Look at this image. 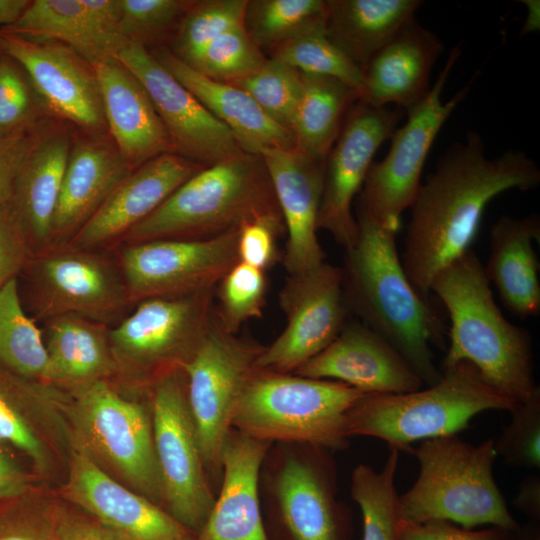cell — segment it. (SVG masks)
I'll return each instance as SVG.
<instances>
[{
    "label": "cell",
    "mask_w": 540,
    "mask_h": 540,
    "mask_svg": "<svg viewBox=\"0 0 540 540\" xmlns=\"http://www.w3.org/2000/svg\"><path fill=\"white\" fill-rule=\"evenodd\" d=\"M540 183V169L525 152L507 150L487 158L483 140L470 131L451 146L421 184L411 205L401 262L424 298L434 277L470 248L483 212L498 194L530 190Z\"/></svg>",
    "instance_id": "obj_1"
},
{
    "label": "cell",
    "mask_w": 540,
    "mask_h": 540,
    "mask_svg": "<svg viewBox=\"0 0 540 540\" xmlns=\"http://www.w3.org/2000/svg\"><path fill=\"white\" fill-rule=\"evenodd\" d=\"M357 237L345 249L342 289L346 305L386 340L422 380L441 377L430 344L443 346L442 323L407 277L396 247L398 231L376 221L358 201Z\"/></svg>",
    "instance_id": "obj_2"
},
{
    "label": "cell",
    "mask_w": 540,
    "mask_h": 540,
    "mask_svg": "<svg viewBox=\"0 0 540 540\" xmlns=\"http://www.w3.org/2000/svg\"><path fill=\"white\" fill-rule=\"evenodd\" d=\"M430 292L442 301L451 321L440 370L468 361L490 386L516 403L540 391L531 335L504 317L472 249L436 274Z\"/></svg>",
    "instance_id": "obj_3"
},
{
    "label": "cell",
    "mask_w": 540,
    "mask_h": 540,
    "mask_svg": "<svg viewBox=\"0 0 540 540\" xmlns=\"http://www.w3.org/2000/svg\"><path fill=\"white\" fill-rule=\"evenodd\" d=\"M272 215L282 213L264 160L242 152L186 180L121 243L214 238Z\"/></svg>",
    "instance_id": "obj_4"
},
{
    "label": "cell",
    "mask_w": 540,
    "mask_h": 540,
    "mask_svg": "<svg viewBox=\"0 0 540 540\" xmlns=\"http://www.w3.org/2000/svg\"><path fill=\"white\" fill-rule=\"evenodd\" d=\"M420 472L398 496L401 520L447 521L466 529L495 526L520 532L493 477L494 439L472 445L455 435L423 440L410 451Z\"/></svg>",
    "instance_id": "obj_5"
},
{
    "label": "cell",
    "mask_w": 540,
    "mask_h": 540,
    "mask_svg": "<svg viewBox=\"0 0 540 540\" xmlns=\"http://www.w3.org/2000/svg\"><path fill=\"white\" fill-rule=\"evenodd\" d=\"M441 371V379L423 390L362 396L347 413V436L375 437L390 449L410 452L415 441L457 434L478 413L510 412L517 405L468 361Z\"/></svg>",
    "instance_id": "obj_6"
},
{
    "label": "cell",
    "mask_w": 540,
    "mask_h": 540,
    "mask_svg": "<svg viewBox=\"0 0 540 540\" xmlns=\"http://www.w3.org/2000/svg\"><path fill=\"white\" fill-rule=\"evenodd\" d=\"M365 394L338 381L256 368L235 406L231 427L270 443L343 449L349 438L347 413Z\"/></svg>",
    "instance_id": "obj_7"
},
{
    "label": "cell",
    "mask_w": 540,
    "mask_h": 540,
    "mask_svg": "<svg viewBox=\"0 0 540 540\" xmlns=\"http://www.w3.org/2000/svg\"><path fill=\"white\" fill-rule=\"evenodd\" d=\"M60 411L75 447L127 487L159 506L163 503L151 411L144 404L102 380L66 393Z\"/></svg>",
    "instance_id": "obj_8"
},
{
    "label": "cell",
    "mask_w": 540,
    "mask_h": 540,
    "mask_svg": "<svg viewBox=\"0 0 540 540\" xmlns=\"http://www.w3.org/2000/svg\"><path fill=\"white\" fill-rule=\"evenodd\" d=\"M214 292L215 288L135 304L109 328L115 377L150 391L163 377L182 371L210 327Z\"/></svg>",
    "instance_id": "obj_9"
},
{
    "label": "cell",
    "mask_w": 540,
    "mask_h": 540,
    "mask_svg": "<svg viewBox=\"0 0 540 540\" xmlns=\"http://www.w3.org/2000/svg\"><path fill=\"white\" fill-rule=\"evenodd\" d=\"M21 276L34 320L76 315L110 326L131 305L117 260L102 250L52 244L33 255Z\"/></svg>",
    "instance_id": "obj_10"
},
{
    "label": "cell",
    "mask_w": 540,
    "mask_h": 540,
    "mask_svg": "<svg viewBox=\"0 0 540 540\" xmlns=\"http://www.w3.org/2000/svg\"><path fill=\"white\" fill-rule=\"evenodd\" d=\"M263 348L225 330L213 314L204 339L182 369L189 413L212 476L222 475V450L233 412Z\"/></svg>",
    "instance_id": "obj_11"
},
{
    "label": "cell",
    "mask_w": 540,
    "mask_h": 540,
    "mask_svg": "<svg viewBox=\"0 0 540 540\" xmlns=\"http://www.w3.org/2000/svg\"><path fill=\"white\" fill-rule=\"evenodd\" d=\"M460 53V46L450 51L429 93L407 111L406 123L390 138L387 155L371 164L365 178L358 201L376 221L396 231L402 213L411 207L419 192L423 167L436 136L473 82L442 102L443 88Z\"/></svg>",
    "instance_id": "obj_12"
},
{
    "label": "cell",
    "mask_w": 540,
    "mask_h": 540,
    "mask_svg": "<svg viewBox=\"0 0 540 540\" xmlns=\"http://www.w3.org/2000/svg\"><path fill=\"white\" fill-rule=\"evenodd\" d=\"M153 441L164 509L198 533L215 502L189 413L183 371L150 389Z\"/></svg>",
    "instance_id": "obj_13"
},
{
    "label": "cell",
    "mask_w": 540,
    "mask_h": 540,
    "mask_svg": "<svg viewBox=\"0 0 540 540\" xmlns=\"http://www.w3.org/2000/svg\"><path fill=\"white\" fill-rule=\"evenodd\" d=\"M285 456L272 481L270 540H352L347 507L336 499V466L328 450L304 445Z\"/></svg>",
    "instance_id": "obj_14"
},
{
    "label": "cell",
    "mask_w": 540,
    "mask_h": 540,
    "mask_svg": "<svg viewBox=\"0 0 540 540\" xmlns=\"http://www.w3.org/2000/svg\"><path fill=\"white\" fill-rule=\"evenodd\" d=\"M239 229L208 239L123 244L117 263L130 304L214 289L238 262Z\"/></svg>",
    "instance_id": "obj_15"
},
{
    "label": "cell",
    "mask_w": 540,
    "mask_h": 540,
    "mask_svg": "<svg viewBox=\"0 0 540 540\" xmlns=\"http://www.w3.org/2000/svg\"><path fill=\"white\" fill-rule=\"evenodd\" d=\"M278 300L286 325L264 346L256 367L293 373L324 350L347 322L341 267L325 261L308 271L289 274Z\"/></svg>",
    "instance_id": "obj_16"
},
{
    "label": "cell",
    "mask_w": 540,
    "mask_h": 540,
    "mask_svg": "<svg viewBox=\"0 0 540 540\" xmlns=\"http://www.w3.org/2000/svg\"><path fill=\"white\" fill-rule=\"evenodd\" d=\"M404 113L397 107L374 106L359 99L325 159L317 228L329 232L344 249L357 237L353 201L362 190L376 151L391 138Z\"/></svg>",
    "instance_id": "obj_17"
},
{
    "label": "cell",
    "mask_w": 540,
    "mask_h": 540,
    "mask_svg": "<svg viewBox=\"0 0 540 540\" xmlns=\"http://www.w3.org/2000/svg\"><path fill=\"white\" fill-rule=\"evenodd\" d=\"M117 59L146 89L174 153L204 167L243 151L232 133L144 45L127 42Z\"/></svg>",
    "instance_id": "obj_18"
},
{
    "label": "cell",
    "mask_w": 540,
    "mask_h": 540,
    "mask_svg": "<svg viewBox=\"0 0 540 540\" xmlns=\"http://www.w3.org/2000/svg\"><path fill=\"white\" fill-rule=\"evenodd\" d=\"M0 50L25 71L49 114L89 133L107 129L94 66L73 48L0 27Z\"/></svg>",
    "instance_id": "obj_19"
},
{
    "label": "cell",
    "mask_w": 540,
    "mask_h": 540,
    "mask_svg": "<svg viewBox=\"0 0 540 540\" xmlns=\"http://www.w3.org/2000/svg\"><path fill=\"white\" fill-rule=\"evenodd\" d=\"M63 497L121 540H196L161 506L108 474L74 446Z\"/></svg>",
    "instance_id": "obj_20"
},
{
    "label": "cell",
    "mask_w": 540,
    "mask_h": 540,
    "mask_svg": "<svg viewBox=\"0 0 540 540\" xmlns=\"http://www.w3.org/2000/svg\"><path fill=\"white\" fill-rule=\"evenodd\" d=\"M203 168L176 153L147 161L121 181L68 243L92 250L121 243L131 229Z\"/></svg>",
    "instance_id": "obj_21"
},
{
    "label": "cell",
    "mask_w": 540,
    "mask_h": 540,
    "mask_svg": "<svg viewBox=\"0 0 540 540\" xmlns=\"http://www.w3.org/2000/svg\"><path fill=\"white\" fill-rule=\"evenodd\" d=\"M293 374L338 381L366 394L406 393L423 385L386 340L357 321H347L324 350Z\"/></svg>",
    "instance_id": "obj_22"
},
{
    "label": "cell",
    "mask_w": 540,
    "mask_h": 540,
    "mask_svg": "<svg viewBox=\"0 0 540 540\" xmlns=\"http://www.w3.org/2000/svg\"><path fill=\"white\" fill-rule=\"evenodd\" d=\"M281 210L287 242L283 264L288 274L313 269L325 262L317 237L325 160L297 148L267 149L260 153Z\"/></svg>",
    "instance_id": "obj_23"
},
{
    "label": "cell",
    "mask_w": 540,
    "mask_h": 540,
    "mask_svg": "<svg viewBox=\"0 0 540 540\" xmlns=\"http://www.w3.org/2000/svg\"><path fill=\"white\" fill-rule=\"evenodd\" d=\"M270 442L231 429L223 446L219 495L196 540H270L259 499V476Z\"/></svg>",
    "instance_id": "obj_24"
},
{
    "label": "cell",
    "mask_w": 540,
    "mask_h": 540,
    "mask_svg": "<svg viewBox=\"0 0 540 540\" xmlns=\"http://www.w3.org/2000/svg\"><path fill=\"white\" fill-rule=\"evenodd\" d=\"M118 23V0H34L4 28L30 39L66 44L95 65L117 58L126 45Z\"/></svg>",
    "instance_id": "obj_25"
},
{
    "label": "cell",
    "mask_w": 540,
    "mask_h": 540,
    "mask_svg": "<svg viewBox=\"0 0 540 540\" xmlns=\"http://www.w3.org/2000/svg\"><path fill=\"white\" fill-rule=\"evenodd\" d=\"M132 171L113 140L89 133L72 141L53 221L52 244L68 243Z\"/></svg>",
    "instance_id": "obj_26"
},
{
    "label": "cell",
    "mask_w": 540,
    "mask_h": 540,
    "mask_svg": "<svg viewBox=\"0 0 540 540\" xmlns=\"http://www.w3.org/2000/svg\"><path fill=\"white\" fill-rule=\"evenodd\" d=\"M94 66L107 130L134 170L164 153L171 141L142 83L117 58Z\"/></svg>",
    "instance_id": "obj_27"
},
{
    "label": "cell",
    "mask_w": 540,
    "mask_h": 540,
    "mask_svg": "<svg viewBox=\"0 0 540 540\" xmlns=\"http://www.w3.org/2000/svg\"><path fill=\"white\" fill-rule=\"evenodd\" d=\"M444 49L439 37L411 20L363 69L360 100L409 111L430 91V73Z\"/></svg>",
    "instance_id": "obj_28"
},
{
    "label": "cell",
    "mask_w": 540,
    "mask_h": 540,
    "mask_svg": "<svg viewBox=\"0 0 540 540\" xmlns=\"http://www.w3.org/2000/svg\"><path fill=\"white\" fill-rule=\"evenodd\" d=\"M152 54L228 128L243 152L260 155L267 149L296 148L293 134L271 120L240 88L201 75L183 63L167 47H162Z\"/></svg>",
    "instance_id": "obj_29"
},
{
    "label": "cell",
    "mask_w": 540,
    "mask_h": 540,
    "mask_svg": "<svg viewBox=\"0 0 540 540\" xmlns=\"http://www.w3.org/2000/svg\"><path fill=\"white\" fill-rule=\"evenodd\" d=\"M71 144L69 132L42 128L15 179L8 205L34 253L51 245L52 221Z\"/></svg>",
    "instance_id": "obj_30"
},
{
    "label": "cell",
    "mask_w": 540,
    "mask_h": 540,
    "mask_svg": "<svg viewBox=\"0 0 540 540\" xmlns=\"http://www.w3.org/2000/svg\"><path fill=\"white\" fill-rule=\"evenodd\" d=\"M540 242L536 214L502 216L490 232V254L484 270L503 305L525 319L540 313V264L533 242Z\"/></svg>",
    "instance_id": "obj_31"
},
{
    "label": "cell",
    "mask_w": 540,
    "mask_h": 540,
    "mask_svg": "<svg viewBox=\"0 0 540 540\" xmlns=\"http://www.w3.org/2000/svg\"><path fill=\"white\" fill-rule=\"evenodd\" d=\"M46 325L47 366L44 383L72 393L115 377L110 326L76 315L50 319Z\"/></svg>",
    "instance_id": "obj_32"
},
{
    "label": "cell",
    "mask_w": 540,
    "mask_h": 540,
    "mask_svg": "<svg viewBox=\"0 0 540 540\" xmlns=\"http://www.w3.org/2000/svg\"><path fill=\"white\" fill-rule=\"evenodd\" d=\"M419 0H327L328 38L362 71L411 20Z\"/></svg>",
    "instance_id": "obj_33"
},
{
    "label": "cell",
    "mask_w": 540,
    "mask_h": 540,
    "mask_svg": "<svg viewBox=\"0 0 540 540\" xmlns=\"http://www.w3.org/2000/svg\"><path fill=\"white\" fill-rule=\"evenodd\" d=\"M65 392L21 377L0 366V443L24 453L39 473L48 471L52 453L44 434L45 413H59Z\"/></svg>",
    "instance_id": "obj_34"
},
{
    "label": "cell",
    "mask_w": 540,
    "mask_h": 540,
    "mask_svg": "<svg viewBox=\"0 0 540 540\" xmlns=\"http://www.w3.org/2000/svg\"><path fill=\"white\" fill-rule=\"evenodd\" d=\"M302 89L291 132L301 152L325 160L359 93L329 76L301 73Z\"/></svg>",
    "instance_id": "obj_35"
},
{
    "label": "cell",
    "mask_w": 540,
    "mask_h": 540,
    "mask_svg": "<svg viewBox=\"0 0 540 540\" xmlns=\"http://www.w3.org/2000/svg\"><path fill=\"white\" fill-rule=\"evenodd\" d=\"M0 366L26 379L44 382L46 346L35 320L23 308L18 279L0 288Z\"/></svg>",
    "instance_id": "obj_36"
},
{
    "label": "cell",
    "mask_w": 540,
    "mask_h": 540,
    "mask_svg": "<svg viewBox=\"0 0 540 540\" xmlns=\"http://www.w3.org/2000/svg\"><path fill=\"white\" fill-rule=\"evenodd\" d=\"M398 462L399 451L390 449L381 470L359 464L352 472L351 497L362 513L363 540H400L395 486Z\"/></svg>",
    "instance_id": "obj_37"
},
{
    "label": "cell",
    "mask_w": 540,
    "mask_h": 540,
    "mask_svg": "<svg viewBox=\"0 0 540 540\" xmlns=\"http://www.w3.org/2000/svg\"><path fill=\"white\" fill-rule=\"evenodd\" d=\"M324 0H247L244 29L263 51L325 26Z\"/></svg>",
    "instance_id": "obj_38"
},
{
    "label": "cell",
    "mask_w": 540,
    "mask_h": 540,
    "mask_svg": "<svg viewBox=\"0 0 540 540\" xmlns=\"http://www.w3.org/2000/svg\"><path fill=\"white\" fill-rule=\"evenodd\" d=\"M301 73L336 78L355 89L361 98L363 71L327 36L325 26L291 39L270 51Z\"/></svg>",
    "instance_id": "obj_39"
},
{
    "label": "cell",
    "mask_w": 540,
    "mask_h": 540,
    "mask_svg": "<svg viewBox=\"0 0 540 540\" xmlns=\"http://www.w3.org/2000/svg\"><path fill=\"white\" fill-rule=\"evenodd\" d=\"M266 60L242 26L221 34L182 62L207 78L232 83L257 71Z\"/></svg>",
    "instance_id": "obj_40"
},
{
    "label": "cell",
    "mask_w": 540,
    "mask_h": 540,
    "mask_svg": "<svg viewBox=\"0 0 540 540\" xmlns=\"http://www.w3.org/2000/svg\"><path fill=\"white\" fill-rule=\"evenodd\" d=\"M229 84L246 92L271 120L291 132L302 89L300 71L281 60L267 58L257 71Z\"/></svg>",
    "instance_id": "obj_41"
},
{
    "label": "cell",
    "mask_w": 540,
    "mask_h": 540,
    "mask_svg": "<svg viewBox=\"0 0 540 540\" xmlns=\"http://www.w3.org/2000/svg\"><path fill=\"white\" fill-rule=\"evenodd\" d=\"M266 291L265 271L238 261L215 287V318L225 330L238 334L243 324L263 315Z\"/></svg>",
    "instance_id": "obj_42"
},
{
    "label": "cell",
    "mask_w": 540,
    "mask_h": 540,
    "mask_svg": "<svg viewBox=\"0 0 540 540\" xmlns=\"http://www.w3.org/2000/svg\"><path fill=\"white\" fill-rule=\"evenodd\" d=\"M247 0L192 1L179 22L170 51L181 61L221 34L242 27Z\"/></svg>",
    "instance_id": "obj_43"
},
{
    "label": "cell",
    "mask_w": 540,
    "mask_h": 540,
    "mask_svg": "<svg viewBox=\"0 0 540 540\" xmlns=\"http://www.w3.org/2000/svg\"><path fill=\"white\" fill-rule=\"evenodd\" d=\"M2 52V51H1ZM48 114L20 65L0 57V138L30 134L42 128Z\"/></svg>",
    "instance_id": "obj_44"
},
{
    "label": "cell",
    "mask_w": 540,
    "mask_h": 540,
    "mask_svg": "<svg viewBox=\"0 0 540 540\" xmlns=\"http://www.w3.org/2000/svg\"><path fill=\"white\" fill-rule=\"evenodd\" d=\"M191 3L184 0H118L119 32L127 42L146 47L177 28Z\"/></svg>",
    "instance_id": "obj_45"
},
{
    "label": "cell",
    "mask_w": 540,
    "mask_h": 540,
    "mask_svg": "<svg viewBox=\"0 0 540 540\" xmlns=\"http://www.w3.org/2000/svg\"><path fill=\"white\" fill-rule=\"evenodd\" d=\"M511 421L494 439L497 456L514 467L540 466V391L517 403L510 411Z\"/></svg>",
    "instance_id": "obj_46"
},
{
    "label": "cell",
    "mask_w": 540,
    "mask_h": 540,
    "mask_svg": "<svg viewBox=\"0 0 540 540\" xmlns=\"http://www.w3.org/2000/svg\"><path fill=\"white\" fill-rule=\"evenodd\" d=\"M285 231L282 216H264L242 225L237 240L238 261L266 271L278 259L276 239Z\"/></svg>",
    "instance_id": "obj_47"
},
{
    "label": "cell",
    "mask_w": 540,
    "mask_h": 540,
    "mask_svg": "<svg viewBox=\"0 0 540 540\" xmlns=\"http://www.w3.org/2000/svg\"><path fill=\"white\" fill-rule=\"evenodd\" d=\"M34 254L9 205L0 206V288L13 279H19Z\"/></svg>",
    "instance_id": "obj_48"
},
{
    "label": "cell",
    "mask_w": 540,
    "mask_h": 540,
    "mask_svg": "<svg viewBox=\"0 0 540 540\" xmlns=\"http://www.w3.org/2000/svg\"><path fill=\"white\" fill-rule=\"evenodd\" d=\"M400 540H516L514 532L489 526L466 529L447 521L415 523L400 519Z\"/></svg>",
    "instance_id": "obj_49"
},
{
    "label": "cell",
    "mask_w": 540,
    "mask_h": 540,
    "mask_svg": "<svg viewBox=\"0 0 540 540\" xmlns=\"http://www.w3.org/2000/svg\"><path fill=\"white\" fill-rule=\"evenodd\" d=\"M26 495L2 503L0 540H54L50 517L46 524L37 520L29 512Z\"/></svg>",
    "instance_id": "obj_50"
},
{
    "label": "cell",
    "mask_w": 540,
    "mask_h": 540,
    "mask_svg": "<svg viewBox=\"0 0 540 540\" xmlns=\"http://www.w3.org/2000/svg\"><path fill=\"white\" fill-rule=\"evenodd\" d=\"M41 129L30 134L0 138V206L9 204L20 166Z\"/></svg>",
    "instance_id": "obj_51"
},
{
    "label": "cell",
    "mask_w": 540,
    "mask_h": 540,
    "mask_svg": "<svg viewBox=\"0 0 540 540\" xmlns=\"http://www.w3.org/2000/svg\"><path fill=\"white\" fill-rule=\"evenodd\" d=\"M50 519L54 540H121L88 515L59 508Z\"/></svg>",
    "instance_id": "obj_52"
},
{
    "label": "cell",
    "mask_w": 540,
    "mask_h": 540,
    "mask_svg": "<svg viewBox=\"0 0 540 540\" xmlns=\"http://www.w3.org/2000/svg\"><path fill=\"white\" fill-rule=\"evenodd\" d=\"M32 477L0 446V504L30 493Z\"/></svg>",
    "instance_id": "obj_53"
},
{
    "label": "cell",
    "mask_w": 540,
    "mask_h": 540,
    "mask_svg": "<svg viewBox=\"0 0 540 540\" xmlns=\"http://www.w3.org/2000/svg\"><path fill=\"white\" fill-rule=\"evenodd\" d=\"M513 505L533 520L540 519V478L530 475L524 478L515 494Z\"/></svg>",
    "instance_id": "obj_54"
},
{
    "label": "cell",
    "mask_w": 540,
    "mask_h": 540,
    "mask_svg": "<svg viewBox=\"0 0 540 540\" xmlns=\"http://www.w3.org/2000/svg\"><path fill=\"white\" fill-rule=\"evenodd\" d=\"M29 2V0H0V27L13 24Z\"/></svg>",
    "instance_id": "obj_55"
},
{
    "label": "cell",
    "mask_w": 540,
    "mask_h": 540,
    "mask_svg": "<svg viewBox=\"0 0 540 540\" xmlns=\"http://www.w3.org/2000/svg\"><path fill=\"white\" fill-rule=\"evenodd\" d=\"M520 540H540L539 533L536 531L530 532L526 534L522 539Z\"/></svg>",
    "instance_id": "obj_56"
},
{
    "label": "cell",
    "mask_w": 540,
    "mask_h": 540,
    "mask_svg": "<svg viewBox=\"0 0 540 540\" xmlns=\"http://www.w3.org/2000/svg\"><path fill=\"white\" fill-rule=\"evenodd\" d=\"M1 55H2V52H1V50H0V57H1Z\"/></svg>",
    "instance_id": "obj_57"
}]
</instances>
